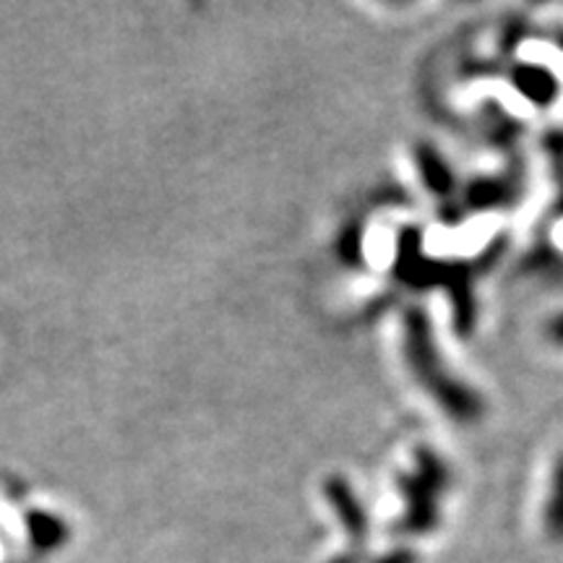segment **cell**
<instances>
[{
	"label": "cell",
	"instance_id": "obj_1",
	"mask_svg": "<svg viewBox=\"0 0 563 563\" xmlns=\"http://www.w3.org/2000/svg\"><path fill=\"white\" fill-rule=\"evenodd\" d=\"M405 352L415 378L431 391L435 402L452 415L454 420H475L483 412L481 399L462 382H454L452 373L441 363L431 336V327H428L426 313L420 308H410L405 316Z\"/></svg>",
	"mask_w": 563,
	"mask_h": 563
},
{
	"label": "cell",
	"instance_id": "obj_2",
	"mask_svg": "<svg viewBox=\"0 0 563 563\" xmlns=\"http://www.w3.org/2000/svg\"><path fill=\"white\" fill-rule=\"evenodd\" d=\"M443 485H446L443 464L428 449H420L415 473L402 481L407 509L402 522H399V532L422 534L433 530L439 522V501L435 498L441 496Z\"/></svg>",
	"mask_w": 563,
	"mask_h": 563
},
{
	"label": "cell",
	"instance_id": "obj_3",
	"mask_svg": "<svg viewBox=\"0 0 563 563\" xmlns=\"http://www.w3.org/2000/svg\"><path fill=\"white\" fill-rule=\"evenodd\" d=\"M327 498H329V504H332V509L340 514L342 527L347 530L355 553L363 555L365 538H368V519H365V511H363V506L357 504L355 493H352V488L342 481V477H329Z\"/></svg>",
	"mask_w": 563,
	"mask_h": 563
},
{
	"label": "cell",
	"instance_id": "obj_4",
	"mask_svg": "<svg viewBox=\"0 0 563 563\" xmlns=\"http://www.w3.org/2000/svg\"><path fill=\"white\" fill-rule=\"evenodd\" d=\"M24 525H26V534H30V543L34 545V551H42V553L58 551V548L66 545L70 538L68 522L53 511L30 509L24 517Z\"/></svg>",
	"mask_w": 563,
	"mask_h": 563
},
{
	"label": "cell",
	"instance_id": "obj_5",
	"mask_svg": "<svg viewBox=\"0 0 563 563\" xmlns=\"http://www.w3.org/2000/svg\"><path fill=\"white\" fill-rule=\"evenodd\" d=\"M545 530L551 532V538L563 540V456L553 470L551 496L545 506Z\"/></svg>",
	"mask_w": 563,
	"mask_h": 563
},
{
	"label": "cell",
	"instance_id": "obj_6",
	"mask_svg": "<svg viewBox=\"0 0 563 563\" xmlns=\"http://www.w3.org/2000/svg\"><path fill=\"white\" fill-rule=\"evenodd\" d=\"M418 159H420V167H422V178H426L428 188H431L433 194L439 196H446L449 191H452V173L446 170V165L435 157V154L431 150H422L418 152Z\"/></svg>",
	"mask_w": 563,
	"mask_h": 563
},
{
	"label": "cell",
	"instance_id": "obj_7",
	"mask_svg": "<svg viewBox=\"0 0 563 563\" xmlns=\"http://www.w3.org/2000/svg\"><path fill=\"white\" fill-rule=\"evenodd\" d=\"M517 87L525 89L527 95L534 97V100H553L555 95V81L553 76L543 68H522L517 74Z\"/></svg>",
	"mask_w": 563,
	"mask_h": 563
},
{
	"label": "cell",
	"instance_id": "obj_8",
	"mask_svg": "<svg viewBox=\"0 0 563 563\" xmlns=\"http://www.w3.org/2000/svg\"><path fill=\"white\" fill-rule=\"evenodd\" d=\"M376 563H415V553L407 548H397V551L382 555Z\"/></svg>",
	"mask_w": 563,
	"mask_h": 563
},
{
	"label": "cell",
	"instance_id": "obj_9",
	"mask_svg": "<svg viewBox=\"0 0 563 563\" xmlns=\"http://www.w3.org/2000/svg\"><path fill=\"white\" fill-rule=\"evenodd\" d=\"M551 336L555 342H561L563 344V316L559 321H553V327H551Z\"/></svg>",
	"mask_w": 563,
	"mask_h": 563
}]
</instances>
